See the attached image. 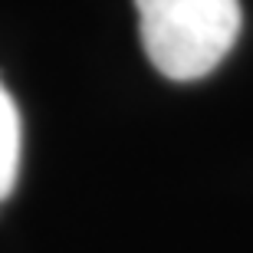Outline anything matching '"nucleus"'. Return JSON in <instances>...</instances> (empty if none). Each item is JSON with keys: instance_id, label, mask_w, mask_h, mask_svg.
Instances as JSON below:
<instances>
[{"instance_id": "f257e3e1", "label": "nucleus", "mask_w": 253, "mask_h": 253, "mask_svg": "<svg viewBox=\"0 0 253 253\" xmlns=\"http://www.w3.org/2000/svg\"><path fill=\"white\" fill-rule=\"evenodd\" d=\"M141 46L174 83L204 79L240 37V0H135Z\"/></svg>"}, {"instance_id": "f03ea898", "label": "nucleus", "mask_w": 253, "mask_h": 253, "mask_svg": "<svg viewBox=\"0 0 253 253\" xmlns=\"http://www.w3.org/2000/svg\"><path fill=\"white\" fill-rule=\"evenodd\" d=\"M20 174V112L7 85L0 83V201L17 188Z\"/></svg>"}]
</instances>
